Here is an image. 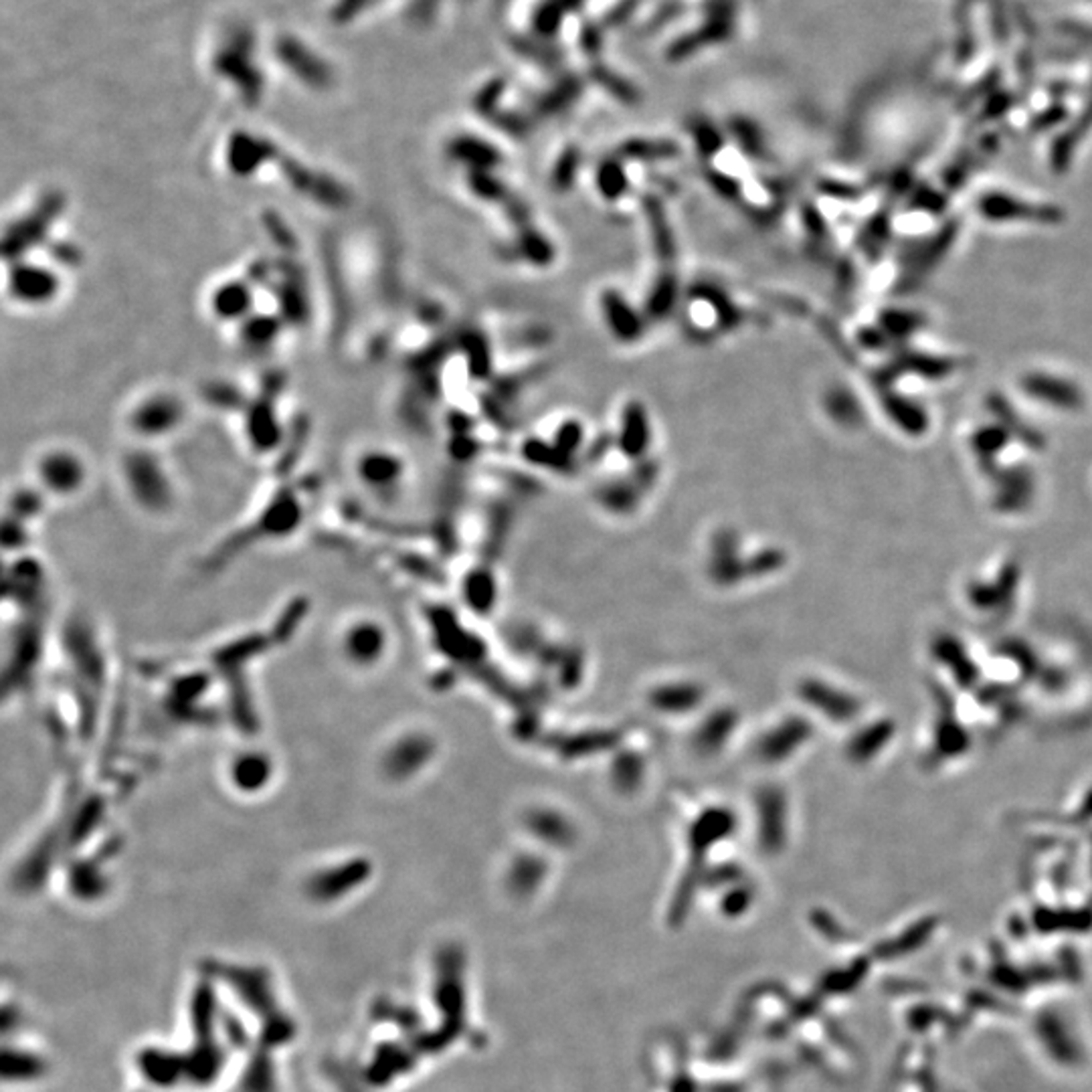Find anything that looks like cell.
Wrapping results in <instances>:
<instances>
[{
    "mask_svg": "<svg viewBox=\"0 0 1092 1092\" xmlns=\"http://www.w3.org/2000/svg\"><path fill=\"white\" fill-rule=\"evenodd\" d=\"M124 473L134 490V496L142 504L158 508L170 502V484L155 455L142 452L128 455Z\"/></svg>",
    "mask_w": 1092,
    "mask_h": 1092,
    "instance_id": "cell-3",
    "label": "cell"
},
{
    "mask_svg": "<svg viewBox=\"0 0 1092 1092\" xmlns=\"http://www.w3.org/2000/svg\"><path fill=\"white\" fill-rule=\"evenodd\" d=\"M253 289L245 280H229L213 289L211 312L223 322H245L253 316Z\"/></svg>",
    "mask_w": 1092,
    "mask_h": 1092,
    "instance_id": "cell-5",
    "label": "cell"
},
{
    "mask_svg": "<svg viewBox=\"0 0 1092 1092\" xmlns=\"http://www.w3.org/2000/svg\"><path fill=\"white\" fill-rule=\"evenodd\" d=\"M379 645H381V641L377 638V631L368 625L354 627L346 638L348 654L356 662H372L374 654L379 652Z\"/></svg>",
    "mask_w": 1092,
    "mask_h": 1092,
    "instance_id": "cell-8",
    "label": "cell"
},
{
    "mask_svg": "<svg viewBox=\"0 0 1092 1092\" xmlns=\"http://www.w3.org/2000/svg\"><path fill=\"white\" fill-rule=\"evenodd\" d=\"M358 473L368 488H387L397 480L399 462L390 453L368 452L361 457Z\"/></svg>",
    "mask_w": 1092,
    "mask_h": 1092,
    "instance_id": "cell-6",
    "label": "cell"
},
{
    "mask_svg": "<svg viewBox=\"0 0 1092 1092\" xmlns=\"http://www.w3.org/2000/svg\"><path fill=\"white\" fill-rule=\"evenodd\" d=\"M7 282L10 298L31 308L51 304L61 292V278L55 269L25 260L14 262Z\"/></svg>",
    "mask_w": 1092,
    "mask_h": 1092,
    "instance_id": "cell-2",
    "label": "cell"
},
{
    "mask_svg": "<svg viewBox=\"0 0 1092 1092\" xmlns=\"http://www.w3.org/2000/svg\"><path fill=\"white\" fill-rule=\"evenodd\" d=\"M184 419V405L170 392H157L136 403L128 415L130 430L142 439H158L175 433Z\"/></svg>",
    "mask_w": 1092,
    "mask_h": 1092,
    "instance_id": "cell-1",
    "label": "cell"
},
{
    "mask_svg": "<svg viewBox=\"0 0 1092 1092\" xmlns=\"http://www.w3.org/2000/svg\"><path fill=\"white\" fill-rule=\"evenodd\" d=\"M243 343L245 346H249L251 350H263L265 346H269L273 343V338H278V326H276V320H269L263 316H251L243 322Z\"/></svg>",
    "mask_w": 1092,
    "mask_h": 1092,
    "instance_id": "cell-7",
    "label": "cell"
},
{
    "mask_svg": "<svg viewBox=\"0 0 1092 1092\" xmlns=\"http://www.w3.org/2000/svg\"><path fill=\"white\" fill-rule=\"evenodd\" d=\"M41 484L57 496H67L81 488L85 480V470L81 459L70 450H51L47 452L37 466Z\"/></svg>",
    "mask_w": 1092,
    "mask_h": 1092,
    "instance_id": "cell-4",
    "label": "cell"
}]
</instances>
